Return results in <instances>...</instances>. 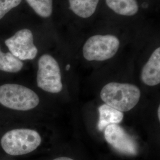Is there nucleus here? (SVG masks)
Instances as JSON below:
<instances>
[{
	"instance_id": "f257e3e1",
	"label": "nucleus",
	"mask_w": 160,
	"mask_h": 160,
	"mask_svg": "<svg viewBox=\"0 0 160 160\" xmlns=\"http://www.w3.org/2000/svg\"><path fill=\"white\" fill-rule=\"evenodd\" d=\"M141 92L131 84L112 82L103 87L100 97L105 104L122 112L133 109L139 102Z\"/></svg>"
},
{
	"instance_id": "f03ea898",
	"label": "nucleus",
	"mask_w": 160,
	"mask_h": 160,
	"mask_svg": "<svg viewBox=\"0 0 160 160\" xmlns=\"http://www.w3.org/2000/svg\"><path fill=\"white\" fill-rule=\"evenodd\" d=\"M42 138L38 132L29 129H16L7 132L1 139V145L8 154H27L37 148Z\"/></svg>"
},
{
	"instance_id": "7ed1b4c3",
	"label": "nucleus",
	"mask_w": 160,
	"mask_h": 160,
	"mask_svg": "<svg viewBox=\"0 0 160 160\" xmlns=\"http://www.w3.org/2000/svg\"><path fill=\"white\" fill-rule=\"evenodd\" d=\"M39 103L37 94L24 86L6 84L0 86V104L8 109L28 111Z\"/></svg>"
},
{
	"instance_id": "20e7f679",
	"label": "nucleus",
	"mask_w": 160,
	"mask_h": 160,
	"mask_svg": "<svg viewBox=\"0 0 160 160\" xmlns=\"http://www.w3.org/2000/svg\"><path fill=\"white\" fill-rule=\"evenodd\" d=\"M120 46L119 39L112 34H97L86 41L82 53L87 61H103L113 57Z\"/></svg>"
},
{
	"instance_id": "39448f33",
	"label": "nucleus",
	"mask_w": 160,
	"mask_h": 160,
	"mask_svg": "<svg viewBox=\"0 0 160 160\" xmlns=\"http://www.w3.org/2000/svg\"><path fill=\"white\" fill-rule=\"evenodd\" d=\"M37 84L43 90L51 93H58L62 90L59 64L50 55H43L39 60Z\"/></svg>"
},
{
	"instance_id": "423d86ee",
	"label": "nucleus",
	"mask_w": 160,
	"mask_h": 160,
	"mask_svg": "<svg viewBox=\"0 0 160 160\" xmlns=\"http://www.w3.org/2000/svg\"><path fill=\"white\" fill-rule=\"evenodd\" d=\"M10 52L20 61L32 60L37 55L38 48L34 45L31 30L23 29L5 41Z\"/></svg>"
},
{
	"instance_id": "0eeeda50",
	"label": "nucleus",
	"mask_w": 160,
	"mask_h": 160,
	"mask_svg": "<svg viewBox=\"0 0 160 160\" xmlns=\"http://www.w3.org/2000/svg\"><path fill=\"white\" fill-rule=\"evenodd\" d=\"M106 141L116 150L124 154H138L137 144L133 138L118 124L107 126L104 131Z\"/></svg>"
},
{
	"instance_id": "6e6552de",
	"label": "nucleus",
	"mask_w": 160,
	"mask_h": 160,
	"mask_svg": "<svg viewBox=\"0 0 160 160\" xmlns=\"http://www.w3.org/2000/svg\"><path fill=\"white\" fill-rule=\"evenodd\" d=\"M141 80L149 86H157L160 83V48L152 52L148 61L143 66Z\"/></svg>"
},
{
	"instance_id": "1a4fd4ad",
	"label": "nucleus",
	"mask_w": 160,
	"mask_h": 160,
	"mask_svg": "<svg viewBox=\"0 0 160 160\" xmlns=\"http://www.w3.org/2000/svg\"><path fill=\"white\" fill-rule=\"evenodd\" d=\"M98 112L99 120L97 126L100 131H103L110 125L120 123L124 116L123 112L109 106L106 104L99 107Z\"/></svg>"
},
{
	"instance_id": "9d476101",
	"label": "nucleus",
	"mask_w": 160,
	"mask_h": 160,
	"mask_svg": "<svg viewBox=\"0 0 160 160\" xmlns=\"http://www.w3.org/2000/svg\"><path fill=\"white\" fill-rule=\"evenodd\" d=\"M109 8L118 14L133 16L139 10L137 0H106Z\"/></svg>"
},
{
	"instance_id": "9b49d317",
	"label": "nucleus",
	"mask_w": 160,
	"mask_h": 160,
	"mask_svg": "<svg viewBox=\"0 0 160 160\" xmlns=\"http://www.w3.org/2000/svg\"><path fill=\"white\" fill-rule=\"evenodd\" d=\"M99 0H69L70 10L78 17L87 18L96 12Z\"/></svg>"
},
{
	"instance_id": "f8f14e48",
	"label": "nucleus",
	"mask_w": 160,
	"mask_h": 160,
	"mask_svg": "<svg viewBox=\"0 0 160 160\" xmlns=\"http://www.w3.org/2000/svg\"><path fill=\"white\" fill-rule=\"evenodd\" d=\"M22 61L15 57L12 53H4L0 49V71L16 73L23 68Z\"/></svg>"
},
{
	"instance_id": "ddd939ff",
	"label": "nucleus",
	"mask_w": 160,
	"mask_h": 160,
	"mask_svg": "<svg viewBox=\"0 0 160 160\" xmlns=\"http://www.w3.org/2000/svg\"><path fill=\"white\" fill-rule=\"evenodd\" d=\"M29 6L39 16L47 18L53 11V0H26Z\"/></svg>"
},
{
	"instance_id": "4468645a",
	"label": "nucleus",
	"mask_w": 160,
	"mask_h": 160,
	"mask_svg": "<svg viewBox=\"0 0 160 160\" xmlns=\"http://www.w3.org/2000/svg\"><path fill=\"white\" fill-rule=\"evenodd\" d=\"M22 0H0V19L12 9L18 6Z\"/></svg>"
},
{
	"instance_id": "2eb2a0df",
	"label": "nucleus",
	"mask_w": 160,
	"mask_h": 160,
	"mask_svg": "<svg viewBox=\"0 0 160 160\" xmlns=\"http://www.w3.org/2000/svg\"><path fill=\"white\" fill-rule=\"evenodd\" d=\"M53 160H74L68 157H59L57 158H55Z\"/></svg>"
},
{
	"instance_id": "dca6fc26",
	"label": "nucleus",
	"mask_w": 160,
	"mask_h": 160,
	"mask_svg": "<svg viewBox=\"0 0 160 160\" xmlns=\"http://www.w3.org/2000/svg\"><path fill=\"white\" fill-rule=\"evenodd\" d=\"M158 119L160 120V106H159L158 107Z\"/></svg>"
},
{
	"instance_id": "f3484780",
	"label": "nucleus",
	"mask_w": 160,
	"mask_h": 160,
	"mask_svg": "<svg viewBox=\"0 0 160 160\" xmlns=\"http://www.w3.org/2000/svg\"><path fill=\"white\" fill-rule=\"evenodd\" d=\"M70 68V65H67L66 67V69L67 70H69V69Z\"/></svg>"
}]
</instances>
